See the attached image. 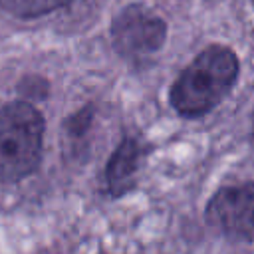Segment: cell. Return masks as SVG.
Listing matches in <instances>:
<instances>
[{
    "label": "cell",
    "instance_id": "obj_1",
    "mask_svg": "<svg viewBox=\"0 0 254 254\" xmlns=\"http://www.w3.org/2000/svg\"><path fill=\"white\" fill-rule=\"evenodd\" d=\"M238 77V60L224 46H210L179 75L171 87L173 107L187 117H198L218 105Z\"/></svg>",
    "mask_w": 254,
    "mask_h": 254
},
{
    "label": "cell",
    "instance_id": "obj_3",
    "mask_svg": "<svg viewBox=\"0 0 254 254\" xmlns=\"http://www.w3.org/2000/svg\"><path fill=\"white\" fill-rule=\"evenodd\" d=\"M115 50L131 60H141L155 54L167 36L165 22L141 4L123 8L111 26Z\"/></svg>",
    "mask_w": 254,
    "mask_h": 254
},
{
    "label": "cell",
    "instance_id": "obj_4",
    "mask_svg": "<svg viewBox=\"0 0 254 254\" xmlns=\"http://www.w3.org/2000/svg\"><path fill=\"white\" fill-rule=\"evenodd\" d=\"M206 220L230 238L254 240V183L220 189L208 202Z\"/></svg>",
    "mask_w": 254,
    "mask_h": 254
},
{
    "label": "cell",
    "instance_id": "obj_2",
    "mask_svg": "<svg viewBox=\"0 0 254 254\" xmlns=\"http://www.w3.org/2000/svg\"><path fill=\"white\" fill-rule=\"evenodd\" d=\"M44 119L26 101L0 109V181L14 183L30 175L42 153Z\"/></svg>",
    "mask_w": 254,
    "mask_h": 254
},
{
    "label": "cell",
    "instance_id": "obj_5",
    "mask_svg": "<svg viewBox=\"0 0 254 254\" xmlns=\"http://www.w3.org/2000/svg\"><path fill=\"white\" fill-rule=\"evenodd\" d=\"M139 157V143L135 139H125L115 149L107 165V185L113 194H121L133 187Z\"/></svg>",
    "mask_w": 254,
    "mask_h": 254
},
{
    "label": "cell",
    "instance_id": "obj_6",
    "mask_svg": "<svg viewBox=\"0 0 254 254\" xmlns=\"http://www.w3.org/2000/svg\"><path fill=\"white\" fill-rule=\"evenodd\" d=\"M69 2L71 0H0V6L14 16L36 18V16L48 14L52 10H58Z\"/></svg>",
    "mask_w": 254,
    "mask_h": 254
}]
</instances>
